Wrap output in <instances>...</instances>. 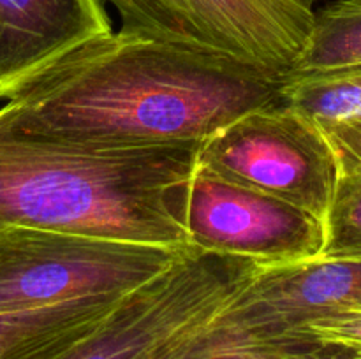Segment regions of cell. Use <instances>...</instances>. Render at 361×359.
I'll return each instance as SVG.
<instances>
[{
  "mask_svg": "<svg viewBox=\"0 0 361 359\" xmlns=\"http://www.w3.org/2000/svg\"><path fill=\"white\" fill-rule=\"evenodd\" d=\"M281 76L228 56L113 28L44 60L0 92L21 129L115 146L204 141L279 104Z\"/></svg>",
  "mask_w": 361,
  "mask_h": 359,
  "instance_id": "cell-1",
  "label": "cell"
},
{
  "mask_svg": "<svg viewBox=\"0 0 361 359\" xmlns=\"http://www.w3.org/2000/svg\"><path fill=\"white\" fill-rule=\"evenodd\" d=\"M201 141L115 146L28 132L0 109V227L182 250Z\"/></svg>",
  "mask_w": 361,
  "mask_h": 359,
  "instance_id": "cell-2",
  "label": "cell"
},
{
  "mask_svg": "<svg viewBox=\"0 0 361 359\" xmlns=\"http://www.w3.org/2000/svg\"><path fill=\"white\" fill-rule=\"evenodd\" d=\"M257 267L245 257L189 246L99 326L49 359L185 358L210 340L221 313Z\"/></svg>",
  "mask_w": 361,
  "mask_h": 359,
  "instance_id": "cell-3",
  "label": "cell"
},
{
  "mask_svg": "<svg viewBox=\"0 0 361 359\" xmlns=\"http://www.w3.org/2000/svg\"><path fill=\"white\" fill-rule=\"evenodd\" d=\"M183 250L6 225L0 227V312L129 294Z\"/></svg>",
  "mask_w": 361,
  "mask_h": 359,
  "instance_id": "cell-4",
  "label": "cell"
},
{
  "mask_svg": "<svg viewBox=\"0 0 361 359\" xmlns=\"http://www.w3.org/2000/svg\"><path fill=\"white\" fill-rule=\"evenodd\" d=\"M120 32L228 56L284 76L302 55L316 11L307 0H101Z\"/></svg>",
  "mask_w": 361,
  "mask_h": 359,
  "instance_id": "cell-5",
  "label": "cell"
},
{
  "mask_svg": "<svg viewBox=\"0 0 361 359\" xmlns=\"http://www.w3.org/2000/svg\"><path fill=\"white\" fill-rule=\"evenodd\" d=\"M197 164L295 204L323 224L338 175L337 150L326 132L281 102L250 109L201 141Z\"/></svg>",
  "mask_w": 361,
  "mask_h": 359,
  "instance_id": "cell-6",
  "label": "cell"
},
{
  "mask_svg": "<svg viewBox=\"0 0 361 359\" xmlns=\"http://www.w3.org/2000/svg\"><path fill=\"white\" fill-rule=\"evenodd\" d=\"M183 227L192 248L245 257L259 267L319 259L324 246L319 218L197 162L187 185Z\"/></svg>",
  "mask_w": 361,
  "mask_h": 359,
  "instance_id": "cell-7",
  "label": "cell"
},
{
  "mask_svg": "<svg viewBox=\"0 0 361 359\" xmlns=\"http://www.w3.org/2000/svg\"><path fill=\"white\" fill-rule=\"evenodd\" d=\"M345 310H361V259L257 267L214 331L233 347L284 344L312 320Z\"/></svg>",
  "mask_w": 361,
  "mask_h": 359,
  "instance_id": "cell-8",
  "label": "cell"
},
{
  "mask_svg": "<svg viewBox=\"0 0 361 359\" xmlns=\"http://www.w3.org/2000/svg\"><path fill=\"white\" fill-rule=\"evenodd\" d=\"M111 30L101 0H0V92L63 49Z\"/></svg>",
  "mask_w": 361,
  "mask_h": 359,
  "instance_id": "cell-9",
  "label": "cell"
},
{
  "mask_svg": "<svg viewBox=\"0 0 361 359\" xmlns=\"http://www.w3.org/2000/svg\"><path fill=\"white\" fill-rule=\"evenodd\" d=\"M281 104L321 127L361 120V65L321 70H289L281 76Z\"/></svg>",
  "mask_w": 361,
  "mask_h": 359,
  "instance_id": "cell-10",
  "label": "cell"
},
{
  "mask_svg": "<svg viewBox=\"0 0 361 359\" xmlns=\"http://www.w3.org/2000/svg\"><path fill=\"white\" fill-rule=\"evenodd\" d=\"M361 65V0H330L317 11L302 55L291 70Z\"/></svg>",
  "mask_w": 361,
  "mask_h": 359,
  "instance_id": "cell-11",
  "label": "cell"
},
{
  "mask_svg": "<svg viewBox=\"0 0 361 359\" xmlns=\"http://www.w3.org/2000/svg\"><path fill=\"white\" fill-rule=\"evenodd\" d=\"M337 150L338 175L319 259H361V162Z\"/></svg>",
  "mask_w": 361,
  "mask_h": 359,
  "instance_id": "cell-12",
  "label": "cell"
},
{
  "mask_svg": "<svg viewBox=\"0 0 361 359\" xmlns=\"http://www.w3.org/2000/svg\"><path fill=\"white\" fill-rule=\"evenodd\" d=\"M302 340L337 345L361 354V310H345L312 320L303 326L291 341Z\"/></svg>",
  "mask_w": 361,
  "mask_h": 359,
  "instance_id": "cell-13",
  "label": "cell"
},
{
  "mask_svg": "<svg viewBox=\"0 0 361 359\" xmlns=\"http://www.w3.org/2000/svg\"><path fill=\"white\" fill-rule=\"evenodd\" d=\"M238 348H243L256 359H356L355 352L349 348L312 340L252 345V347Z\"/></svg>",
  "mask_w": 361,
  "mask_h": 359,
  "instance_id": "cell-14",
  "label": "cell"
},
{
  "mask_svg": "<svg viewBox=\"0 0 361 359\" xmlns=\"http://www.w3.org/2000/svg\"><path fill=\"white\" fill-rule=\"evenodd\" d=\"M335 148L361 162V120L323 129Z\"/></svg>",
  "mask_w": 361,
  "mask_h": 359,
  "instance_id": "cell-15",
  "label": "cell"
},
{
  "mask_svg": "<svg viewBox=\"0 0 361 359\" xmlns=\"http://www.w3.org/2000/svg\"><path fill=\"white\" fill-rule=\"evenodd\" d=\"M208 359H256V358H254L252 354H249L247 351H243V348L224 344V341L219 340L214 333V344H212Z\"/></svg>",
  "mask_w": 361,
  "mask_h": 359,
  "instance_id": "cell-16",
  "label": "cell"
},
{
  "mask_svg": "<svg viewBox=\"0 0 361 359\" xmlns=\"http://www.w3.org/2000/svg\"><path fill=\"white\" fill-rule=\"evenodd\" d=\"M212 344H214V333H212L210 340H208L207 344L203 345V347H201V348H197V351H194L192 354L185 355V358H182V359H208V354H210Z\"/></svg>",
  "mask_w": 361,
  "mask_h": 359,
  "instance_id": "cell-17",
  "label": "cell"
},
{
  "mask_svg": "<svg viewBox=\"0 0 361 359\" xmlns=\"http://www.w3.org/2000/svg\"><path fill=\"white\" fill-rule=\"evenodd\" d=\"M355 358L356 359H361V354H356V352H355Z\"/></svg>",
  "mask_w": 361,
  "mask_h": 359,
  "instance_id": "cell-18",
  "label": "cell"
},
{
  "mask_svg": "<svg viewBox=\"0 0 361 359\" xmlns=\"http://www.w3.org/2000/svg\"><path fill=\"white\" fill-rule=\"evenodd\" d=\"M307 2H309V4H314V2H316V0H307Z\"/></svg>",
  "mask_w": 361,
  "mask_h": 359,
  "instance_id": "cell-19",
  "label": "cell"
}]
</instances>
